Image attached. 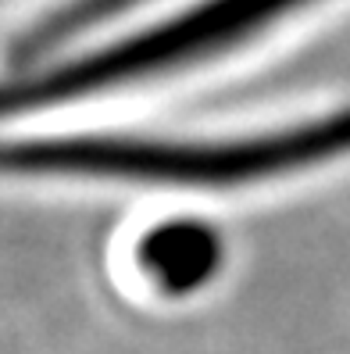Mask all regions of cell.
Segmentation results:
<instances>
[{
    "label": "cell",
    "mask_w": 350,
    "mask_h": 354,
    "mask_svg": "<svg viewBox=\"0 0 350 354\" xmlns=\"http://www.w3.org/2000/svg\"><path fill=\"white\" fill-rule=\"evenodd\" d=\"M350 154V108L297 126L236 140H157V136H47L14 140L8 172L118 179L154 186H251L293 176Z\"/></svg>",
    "instance_id": "6da1fadb"
},
{
    "label": "cell",
    "mask_w": 350,
    "mask_h": 354,
    "mask_svg": "<svg viewBox=\"0 0 350 354\" xmlns=\"http://www.w3.org/2000/svg\"><path fill=\"white\" fill-rule=\"evenodd\" d=\"M304 4L307 0H204V4L168 18V22H157L111 47L61 61V65L26 79H11L4 108L8 115L43 111L54 104L129 86L136 79L186 68L193 61L243 44L246 36L275 22L279 15L297 11Z\"/></svg>",
    "instance_id": "7a4b0ae2"
},
{
    "label": "cell",
    "mask_w": 350,
    "mask_h": 354,
    "mask_svg": "<svg viewBox=\"0 0 350 354\" xmlns=\"http://www.w3.org/2000/svg\"><path fill=\"white\" fill-rule=\"evenodd\" d=\"M136 4H143V0H68V4L47 11L43 18H36V22L11 44L14 65L39 61L43 54H50L54 47L68 44V39H75L79 32L108 22V18H115V15H126Z\"/></svg>",
    "instance_id": "277c9868"
},
{
    "label": "cell",
    "mask_w": 350,
    "mask_h": 354,
    "mask_svg": "<svg viewBox=\"0 0 350 354\" xmlns=\"http://www.w3.org/2000/svg\"><path fill=\"white\" fill-rule=\"evenodd\" d=\"M139 268L168 294H186L211 279L222 261V243L215 229L193 218L161 222L136 247Z\"/></svg>",
    "instance_id": "3957f363"
}]
</instances>
